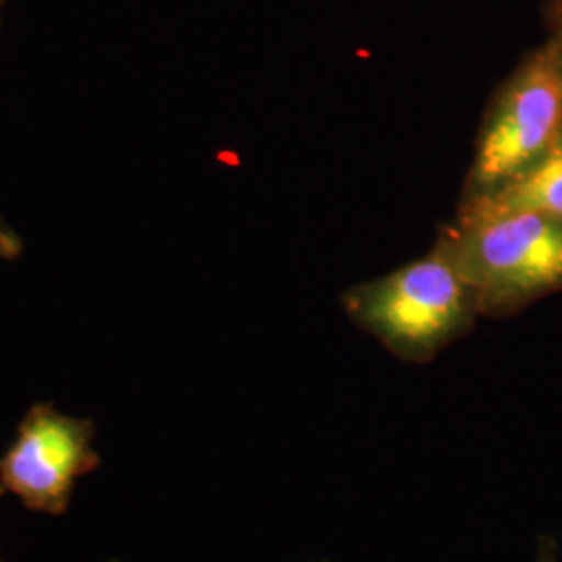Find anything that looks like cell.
<instances>
[{
  "mask_svg": "<svg viewBox=\"0 0 562 562\" xmlns=\"http://www.w3.org/2000/svg\"><path fill=\"white\" fill-rule=\"evenodd\" d=\"M548 21L552 36L562 38V0H548Z\"/></svg>",
  "mask_w": 562,
  "mask_h": 562,
  "instance_id": "7",
  "label": "cell"
},
{
  "mask_svg": "<svg viewBox=\"0 0 562 562\" xmlns=\"http://www.w3.org/2000/svg\"><path fill=\"white\" fill-rule=\"evenodd\" d=\"M471 285L480 315L504 317L562 290V222L485 196L462 199L438 238Z\"/></svg>",
  "mask_w": 562,
  "mask_h": 562,
  "instance_id": "1",
  "label": "cell"
},
{
  "mask_svg": "<svg viewBox=\"0 0 562 562\" xmlns=\"http://www.w3.org/2000/svg\"><path fill=\"white\" fill-rule=\"evenodd\" d=\"M561 136V46L550 36L519 63L490 104L462 199L494 192Z\"/></svg>",
  "mask_w": 562,
  "mask_h": 562,
  "instance_id": "3",
  "label": "cell"
},
{
  "mask_svg": "<svg viewBox=\"0 0 562 562\" xmlns=\"http://www.w3.org/2000/svg\"><path fill=\"white\" fill-rule=\"evenodd\" d=\"M94 436L90 419L69 417L53 402L34 404L0 457V487L30 510L65 515L76 482L101 464Z\"/></svg>",
  "mask_w": 562,
  "mask_h": 562,
  "instance_id": "4",
  "label": "cell"
},
{
  "mask_svg": "<svg viewBox=\"0 0 562 562\" xmlns=\"http://www.w3.org/2000/svg\"><path fill=\"white\" fill-rule=\"evenodd\" d=\"M21 250H23V241L18 236V232L0 215V259L15 261L20 259Z\"/></svg>",
  "mask_w": 562,
  "mask_h": 562,
  "instance_id": "6",
  "label": "cell"
},
{
  "mask_svg": "<svg viewBox=\"0 0 562 562\" xmlns=\"http://www.w3.org/2000/svg\"><path fill=\"white\" fill-rule=\"evenodd\" d=\"M346 315L406 362L434 361L480 317L477 299L442 241L417 261L341 296Z\"/></svg>",
  "mask_w": 562,
  "mask_h": 562,
  "instance_id": "2",
  "label": "cell"
},
{
  "mask_svg": "<svg viewBox=\"0 0 562 562\" xmlns=\"http://www.w3.org/2000/svg\"><path fill=\"white\" fill-rule=\"evenodd\" d=\"M483 196L503 206L531 211L562 222V136L540 159Z\"/></svg>",
  "mask_w": 562,
  "mask_h": 562,
  "instance_id": "5",
  "label": "cell"
},
{
  "mask_svg": "<svg viewBox=\"0 0 562 562\" xmlns=\"http://www.w3.org/2000/svg\"><path fill=\"white\" fill-rule=\"evenodd\" d=\"M7 2H9V0H0V11H2V7H4Z\"/></svg>",
  "mask_w": 562,
  "mask_h": 562,
  "instance_id": "9",
  "label": "cell"
},
{
  "mask_svg": "<svg viewBox=\"0 0 562 562\" xmlns=\"http://www.w3.org/2000/svg\"><path fill=\"white\" fill-rule=\"evenodd\" d=\"M2 494H4V490H2V487H0V498H2Z\"/></svg>",
  "mask_w": 562,
  "mask_h": 562,
  "instance_id": "10",
  "label": "cell"
},
{
  "mask_svg": "<svg viewBox=\"0 0 562 562\" xmlns=\"http://www.w3.org/2000/svg\"><path fill=\"white\" fill-rule=\"evenodd\" d=\"M552 38H557V36H552ZM557 42H559V46H561V67H562V38H557Z\"/></svg>",
  "mask_w": 562,
  "mask_h": 562,
  "instance_id": "8",
  "label": "cell"
}]
</instances>
